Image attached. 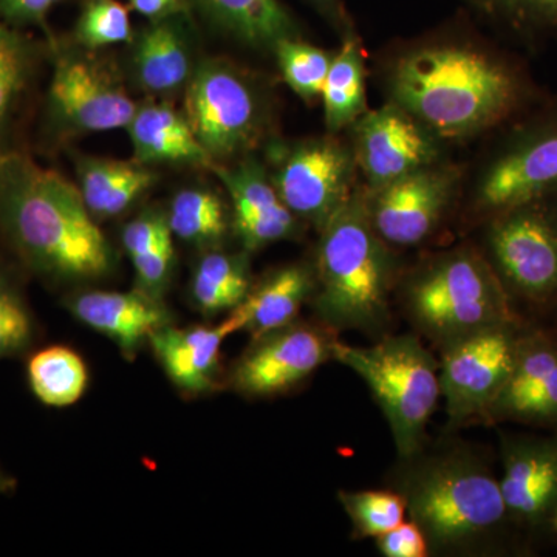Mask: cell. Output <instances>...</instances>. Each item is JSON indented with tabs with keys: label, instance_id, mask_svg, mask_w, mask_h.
Listing matches in <instances>:
<instances>
[{
	"label": "cell",
	"instance_id": "cell-1",
	"mask_svg": "<svg viewBox=\"0 0 557 557\" xmlns=\"http://www.w3.org/2000/svg\"><path fill=\"white\" fill-rule=\"evenodd\" d=\"M0 233L28 269L54 281H94L113 249L79 186L27 153H0Z\"/></svg>",
	"mask_w": 557,
	"mask_h": 557
},
{
	"label": "cell",
	"instance_id": "cell-16",
	"mask_svg": "<svg viewBox=\"0 0 557 557\" xmlns=\"http://www.w3.org/2000/svg\"><path fill=\"white\" fill-rule=\"evenodd\" d=\"M502 496L509 519L537 525L557 508V438H520L504 453Z\"/></svg>",
	"mask_w": 557,
	"mask_h": 557
},
{
	"label": "cell",
	"instance_id": "cell-33",
	"mask_svg": "<svg viewBox=\"0 0 557 557\" xmlns=\"http://www.w3.org/2000/svg\"><path fill=\"white\" fill-rule=\"evenodd\" d=\"M129 11L119 0H90L76 25V40L84 49L98 50L131 42Z\"/></svg>",
	"mask_w": 557,
	"mask_h": 557
},
{
	"label": "cell",
	"instance_id": "cell-32",
	"mask_svg": "<svg viewBox=\"0 0 557 557\" xmlns=\"http://www.w3.org/2000/svg\"><path fill=\"white\" fill-rule=\"evenodd\" d=\"M274 51L282 76L295 94L306 101L321 97L332 64L327 51L296 38L278 40Z\"/></svg>",
	"mask_w": 557,
	"mask_h": 557
},
{
	"label": "cell",
	"instance_id": "cell-14",
	"mask_svg": "<svg viewBox=\"0 0 557 557\" xmlns=\"http://www.w3.org/2000/svg\"><path fill=\"white\" fill-rule=\"evenodd\" d=\"M456 178L446 168L426 166L376 190L369 214L381 239L398 247L426 239L449 203Z\"/></svg>",
	"mask_w": 557,
	"mask_h": 557
},
{
	"label": "cell",
	"instance_id": "cell-7",
	"mask_svg": "<svg viewBox=\"0 0 557 557\" xmlns=\"http://www.w3.org/2000/svg\"><path fill=\"white\" fill-rule=\"evenodd\" d=\"M185 89L186 120L214 163L255 148L262 109L239 70L223 61L201 62Z\"/></svg>",
	"mask_w": 557,
	"mask_h": 557
},
{
	"label": "cell",
	"instance_id": "cell-25",
	"mask_svg": "<svg viewBox=\"0 0 557 557\" xmlns=\"http://www.w3.org/2000/svg\"><path fill=\"white\" fill-rule=\"evenodd\" d=\"M251 292L247 260L226 252H208L190 278V298L207 317L233 311Z\"/></svg>",
	"mask_w": 557,
	"mask_h": 557
},
{
	"label": "cell",
	"instance_id": "cell-23",
	"mask_svg": "<svg viewBox=\"0 0 557 557\" xmlns=\"http://www.w3.org/2000/svg\"><path fill=\"white\" fill-rule=\"evenodd\" d=\"M314 293V273L302 265H292L267 277L251 289L240 304L247 313L248 330L258 339L273 330L295 322L304 304Z\"/></svg>",
	"mask_w": 557,
	"mask_h": 557
},
{
	"label": "cell",
	"instance_id": "cell-8",
	"mask_svg": "<svg viewBox=\"0 0 557 557\" xmlns=\"http://www.w3.org/2000/svg\"><path fill=\"white\" fill-rule=\"evenodd\" d=\"M487 245L508 292L533 302L557 296V197L493 215Z\"/></svg>",
	"mask_w": 557,
	"mask_h": 557
},
{
	"label": "cell",
	"instance_id": "cell-40",
	"mask_svg": "<svg viewBox=\"0 0 557 557\" xmlns=\"http://www.w3.org/2000/svg\"><path fill=\"white\" fill-rule=\"evenodd\" d=\"M13 479L0 471V494L9 493V491L13 490Z\"/></svg>",
	"mask_w": 557,
	"mask_h": 557
},
{
	"label": "cell",
	"instance_id": "cell-17",
	"mask_svg": "<svg viewBox=\"0 0 557 557\" xmlns=\"http://www.w3.org/2000/svg\"><path fill=\"white\" fill-rule=\"evenodd\" d=\"M211 170L228 190L234 205V228L245 248L252 251L293 236L296 218L259 163L248 160L236 168L214 163Z\"/></svg>",
	"mask_w": 557,
	"mask_h": 557
},
{
	"label": "cell",
	"instance_id": "cell-29",
	"mask_svg": "<svg viewBox=\"0 0 557 557\" xmlns=\"http://www.w3.org/2000/svg\"><path fill=\"white\" fill-rule=\"evenodd\" d=\"M33 51L20 33L0 20V153L14 110L32 78Z\"/></svg>",
	"mask_w": 557,
	"mask_h": 557
},
{
	"label": "cell",
	"instance_id": "cell-18",
	"mask_svg": "<svg viewBox=\"0 0 557 557\" xmlns=\"http://www.w3.org/2000/svg\"><path fill=\"white\" fill-rule=\"evenodd\" d=\"M65 306L73 317L108 336L129 358L153 333L171 325V313L161 299L138 288L126 293H79L69 298Z\"/></svg>",
	"mask_w": 557,
	"mask_h": 557
},
{
	"label": "cell",
	"instance_id": "cell-37",
	"mask_svg": "<svg viewBox=\"0 0 557 557\" xmlns=\"http://www.w3.org/2000/svg\"><path fill=\"white\" fill-rule=\"evenodd\" d=\"M376 547L386 557H424L429 552L428 539L413 520L381 534L376 537Z\"/></svg>",
	"mask_w": 557,
	"mask_h": 557
},
{
	"label": "cell",
	"instance_id": "cell-36",
	"mask_svg": "<svg viewBox=\"0 0 557 557\" xmlns=\"http://www.w3.org/2000/svg\"><path fill=\"white\" fill-rule=\"evenodd\" d=\"M170 230L166 215L159 212H143L137 219L131 220L123 231V245L131 262L146 255Z\"/></svg>",
	"mask_w": 557,
	"mask_h": 557
},
{
	"label": "cell",
	"instance_id": "cell-26",
	"mask_svg": "<svg viewBox=\"0 0 557 557\" xmlns=\"http://www.w3.org/2000/svg\"><path fill=\"white\" fill-rule=\"evenodd\" d=\"M27 376L35 397L50 408L75 405L89 384L86 362L75 350L64 346L36 351L28 361Z\"/></svg>",
	"mask_w": 557,
	"mask_h": 557
},
{
	"label": "cell",
	"instance_id": "cell-11",
	"mask_svg": "<svg viewBox=\"0 0 557 557\" xmlns=\"http://www.w3.org/2000/svg\"><path fill=\"white\" fill-rule=\"evenodd\" d=\"M557 197V109L519 127L480 180L478 205L497 215Z\"/></svg>",
	"mask_w": 557,
	"mask_h": 557
},
{
	"label": "cell",
	"instance_id": "cell-6",
	"mask_svg": "<svg viewBox=\"0 0 557 557\" xmlns=\"http://www.w3.org/2000/svg\"><path fill=\"white\" fill-rule=\"evenodd\" d=\"M409 317L445 347L479 330L519 322L497 271L472 252L432 263L406 289Z\"/></svg>",
	"mask_w": 557,
	"mask_h": 557
},
{
	"label": "cell",
	"instance_id": "cell-4",
	"mask_svg": "<svg viewBox=\"0 0 557 557\" xmlns=\"http://www.w3.org/2000/svg\"><path fill=\"white\" fill-rule=\"evenodd\" d=\"M398 493L429 549L471 548L509 518L500 482L483 461L461 450L413 461L403 472Z\"/></svg>",
	"mask_w": 557,
	"mask_h": 557
},
{
	"label": "cell",
	"instance_id": "cell-13",
	"mask_svg": "<svg viewBox=\"0 0 557 557\" xmlns=\"http://www.w3.org/2000/svg\"><path fill=\"white\" fill-rule=\"evenodd\" d=\"M329 332L309 324H292L255 339L237 362L231 381L247 397H271L298 386L333 358Z\"/></svg>",
	"mask_w": 557,
	"mask_h": 557
},
{
	"label": "cell",
	"instance_id": "cell-39",
	"mask_svg": "<svg viewBox=\"0 0 557 557\" xmlns=\"http://www.w3.org/2000/svg\"><path fill=\"white\" fill-rule=\"evenodd\" d=\"M132 9L150 21L166 20L182 10V0H129Z\"/></svg>",
	"mask_w": 557,
	"mask_h": 557
},
{
	"label": "cell",
	"instance_id": "cell-12",
	"mask_svg": "<svg viewBox=\"0 0 557 557\" xmlns=\"http://www.w3.org/2000/svg\"><path fill=\"white\" fill-rule=\"evenodd\" d=\"M271 178L293 215L322 226L348 200L354 159L344 146L327 139L277 150Z\"/></svg>",
	"mask_w": 557,
	"mask_h": 557
},
{
	"label": "cell",
	"instance_id": "cell-2",
	"mask_svg": "<svg viewBox=\"0 0 557 557\" xmlns=\"http://www.w3.org/2000/svg\"><path fill=\"white\" fill-rule=\"evenodd\" d=\"M392 90L399 108L445 138L493 129L527 100L525 79L512 65L458 44L423 47L403 58Z\"/></svg>",
	"mask_w": 557,
	"mask_h": 557
},
{
	"label": "cell",
	"instance_id": "cell-38",
	"mask_svg": "<svg viewBox=\"0 0 557 557\" xmlns=\"http://www.w3.org/2000/svg\"><path fill=\"white\" fill-rule=\"evenodd\" d=\"M61 0H0V17L13 24H36Z\"/></svg>",
	"mask_w": 557,
	"mask_h": 557
},
{
	"label": "cell",
	"instance_id": "cell-30",
	"mask_svg": "<svg viewBox=\"0 0 557 557\" xmlns=\"http://www.w3.org/2000/svg\"><path fill=\"white\" fill-rule=\"evenodd\" d=\"M482 16L525 39L557 38V0H467Z\"/></svg>",
	"mask_w": 557,
	"mask_h": 557
},
{
	"label": "cell",
	"instance_id": "cell-42",
	"mask_svg": "<svg viewBox=\"0 0 557 557\" xmlns=\"http://www.w3.org/2000/svg\"><path fill=\"white\" fill-rule=\"evenodd\" d=\"M555 527H556V531H557V508H556V511H555Z\"/></svg>",
	"mask_w": 557,
	"mask_h": 557
},
{
	"label": "cell",
	"instance_id": "cell-19",
	"mask_svg": "<svg viewBox=\"0 0 557 557\" xmlns=\"http://www.w3.org/2000/svg\"><path fill=\"white\" fill-rule=\"evenodd\" d=\"M247 313L236 307L214 327L178 329L168 325L150 336L149 343L172 383L188 394H203L215 386L220 348L233 333L245 330Z\"/></svg>",
	"mask_w": 557,
	"mask_h": 557
},
{
	"label": "cell",
	"instance_id": "cell-9",
	"mask_svg": "<svg viewBox=\"0 0 557 557\" xmlns=\"http://www.w3.org/2000/svg\"><path fill=\"white\" fill-rule=\"evenodd\" d=\"M134 102L108 64L86 53H62L47 94V119L61 135L127 129Z\"/></svg>",
	"mask_w": 557,
	"mask_h": 557
},
{
	"label": "cell",
	"instance_id": "cell-22",
	"mask_svg": "<svg viewBox=\"0 0 557 557\" xmlns=\"http://www.w3.org/2000/svg\"><path fill=\"white\" fill-rule=\"evenodd\" d=\"M156 182V174L138 161L95 159L78 161V186L90 214L112 219L129 209Z\"/></svg>",
	"mask_w": 557,
	"mask_h": 557
},
{
	"label": "cell",
	"instance_id": "cell-34",
	"mask_svg": "<svg viewBox=\"0 0 557 557\" xmlns=\"http://www.w3.org/2000/svg\"><path fill=\"white\" fill-rule=\"evenodd\" d=\"M35 322L27 300L9 274L0 270V361L30 346Z\"/></svg>",
	"mask_w": 557,
	"mask_h": 557
},
{
	"label": "cell",
	"instance_id": "cell-21",
	"mask_svg": "<svg viewBox=\"0 0 557 557\" xmlns=\"http://www.w3.org/2000/svg\"><path fill=\"white\" fill-rule=\"evenodd\" d=\"M132 70L139 89L153 97L177 94L193 75L185 30L171 17L152 21L135 40Z\"/></svg>",
	"mask_w": 557,
	"mask_h": 557
},
{
	"label": "cell",
	"instance_id": "cell-3",
	"mask_svg": "<svg viewBox=\"0 0 557 557\" xmlns=\"http://www.w3.org/2000/svg\"><path fill=\"white\" fill-rule=\"evenodd\" d=\"M314 307L332 329L376 332L388 319L391 260L369 201L355 194L321 228Z\"/></svg>",
	"mask_w": 557,
	"mask_h": 557
},
{
	"label": "cell",
	"instance_id": "cell-31",
	"mask_svg": "<svg viewBox=\"0 0 557 557\" xmlns=\"http://www.w3.org/2000/svg\"><path fill=\"white\" fill-rule=\"evenodd\" d=\"M339 500L358 539H376L394 530L405 522L408 512L398 491H343Z\"/></svg>",
	"mask_w": 557,
	"mask_h": 557
},
{
	"label": "cell",
	"instance_id": "cell-28",
	"mask_svg": "<svg viewBox=\"0 0 557 557\" xmlns=\"http://www.w3.org/2000/svg\"><path fill=\"white\" fill-rule=\"evenodd\" d=\"M166 220L175 237L200 248L215 247L230 228L225 203L218 194L200 188L180 190Z\"/></svg>",
	"mask_w": 557,
	"mask_h": 557
},
{
	"label": "cell",
	"instance_id": "cell-20",
	"mask_svg": "<svg viewBox=\"0 0 557 557\" xmlns=\"http://www.w3.org/2000/svg\"><path fill=\"white\" fill-rule=\"evenodd\" d=\"M127 131L138 163H188L207 168L214 164L190 129L185 113L170 104L138 106Z\"/></svg>",
	"mask_w": 557,
	"mask_h": 557
},
{
	"label": "cell",
	"instance_id": "cell-15",
	"mask_svg": "<svg viewBox=\"0 0 557 557\" xmlns=\"http://www.w3.org/2000/svg\"><path fill=\"white\" fill-rule=\"evenodd\" d=\"M357 157L375 189L432 166L438 148L431 131L399 106L373 110L359 120Z\"/></svg>",
	"mask_w": 557,
	"mask_h": 557
},
{
	"label": "cell",
	"instance_id": "cell-27",
	"mask_svg": "<svg viewBox=\"0 0 557 557\" xmlns=\"http://www.w3.org/2000/svg\"><path fill=\"white\" fill-rule=\"evenodd\" d=\"M321 97L330 131L343 129L366 112L364 62L357 40L347 39L332 58Z\"/></svg>",
	"mask_w": 557,
	"mask_h": 557
},
{
	"label": "cell",
	"instance_id": "cell-24",
	"mask_svg": "<svg viewBox=\"0 0 557 557\" xmlns=\"http://www.w3.org/2000/svg\"><path fill=\"white\" fill-rule=\"evenodd\" d=\"M209 20L234 38L274 49L278 40L296 38V22L278 0H196Z\"/></svg>",
	"mask_w": 557,
	"mask_h": 557
},
{
	"label": "cell",
	"instance_id": "cell-41",
	"mask_svg": "<svg viewBox=\"0 0 557 557\" xmlns=\"http://www.w3.org/2000/svg\"><path fill=\"white\" fill-rule=\"evenodd\" d=\"M314 2L321 3L322 7H336L338 0H314Z\"/></svg>",
	"mask_w": 557,
	"mask_h": 557
},
{
	"label": "cell",
	"instance_id": "cell-5",
	"mask_svg": "<svg viewBox=\"0 0 557 557\" xmlns=\"http://www.w3.org/2000/svg\"><path fill=\"white\" fill-rule=\"evenodd\" d=\"M333 358L368 384L383 409L399 456L420 453L426 426L437 408L440 366L416 336H388L370 347L335 341Z\"/></svg>",
	"mask_w": 557,
	"mask_h": 557
},
{
	"label": "cell",
	"instance_id": "cell-35",
	"mask_svg": "<svg viewBox=\"0 0 557 557\" xmlns=\"http://www.w3.org/2000/svg\"><path fill=\"white\" fill-rule=\"evenodd\" d=\"M172 237L174 234L170 230L146 255L132 260L137 274L138 289L156 298H161L163 295L174 267L175 251Z\"/></svg>",
	"mask_w": 557,
	"mask_h": 557
},
{
	"label": "cell",
	"instance_id": "cell-10",
	"mask_svg": "<svg viewBox=\"0 0 557 557\" xmlns=\"http://www.w3.org/2000/svg\"><path fill=\"white\" fill-rule=\"evenodd\" d=\"M519 341L515 322L479 330L443 347L440 387L450 423L487 417L515 368Z\"/></svg>",
	"mask_w": 557,
	"mask_h": 557
}]
</instances>
